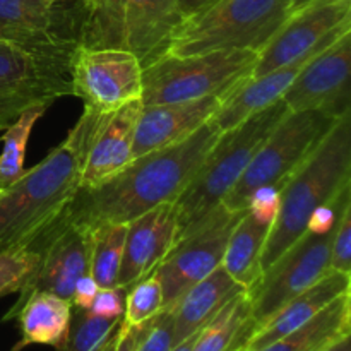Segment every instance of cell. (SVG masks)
<instances>
[{
  "instance_id": "6da1fadb",
  "label": "cell",
  "mask_w": 351,
  "mask_h": 351,
  "mask_svg": "<svg viewBox=\"0 0 351 351\" xmlns=\"http://www.w3.org/2000/svg\"><path fill=\"white\" fill-rule=\"evenodd\" d=\"M219 136L209 120L182 143L134 158L115 177L79 189L60 219L93 230L101 223H129L156 206L175 202Z\"/></svg>"
},
{
  "instance_id": "7a4b0ae2",
  "label": "cell",
  "mask_w": 351,
  "mask_h": 351,
  "mask_svg": "<svg viewBox=\"0 0 351 351\" xmlns=\"http://www.w3.org/2000/svg\"><path fill=\"white\" fill-rule=\"evenodd\" d=\"M351 185V113L343 115L278 191V206L263 250V271L308 230L317 209Z\"/></svg>"
},
{
  "instance_id": "3957f363",
  "label": "cell",
  "mask_w": 351,
  "mask_h": 351,
  "mask_svg": "<svg viewBox=\"0 0 351 351\" xmlns=\"http://www.w3.org/2000/svg\"><path fill=\"white\" fill-rule=\"evenodd\" d=\"M77 191V161L64 141L0 191V249L31 245L60 218Z\"/></svg>"
},
{
  "instance_id": "277c9868",
  "label": "cell",
  "mask_w": 351,
  "mask_h": 351,
  "mask_svg": "<svg viewBox=\"0 0 351 351\" xmlns=\"http://www.w3.org/2000/svg\"><path fill=\"white\" fill-rule=\"evenodd\" d=\"M288 112L290 110L283 99H278L269 108L249 117L245 122L219 136L194 178L175 201L178 215L177 242L192 232L213 209L223 204L228 192L245 173L257 149Z\"/></svg>"
},
{
  "instance_id": "5b68a950",
  "label": "cell",
  "mask_w": 351,
  "mask_h": 351,
  "mask_svg": "<svg viewBox=\"0 0 351 351\" xmlns=\"http://www.w3.org/2000/svg\"><path fill=\"white\" fill-rule=\"evenodd\" d=\"M79 47L120 48L147 67L168 53L184 23L175 0H82Z\"/></svg>"
},
{
  "instance_id": "8992f818",
  "label": "cell",
  "mask_w": 351,
  "mask_h": 351,
  "mask_svg": "<svg viewBox=\"0 0 351 351\" xmlns=\"http://www.w3.org/2000/svg\"><path fill=\"white\" fill-rule=\"evenodd\" d=\"M291 12V0H219L184 19L168 53L195 55L221 50L259 53Z\"/></svg>"
},
{
  "instance_id": "52a82bcc",
  "label": "cell",
  "mask_w": 351,
  "mask_h": 351,
  "mask_svg": "<svg viewBox=\"0 0 351 351\" xmlns=\"http://www.w3.org/2000/svg\"><path fill=\"white\" fill-rule=\"evenodd\" d=\"M257 51L221 50L195 55L165 53L143 67V105L225 96L252 74Z\"/></svg>"
},
{
  "instance_id": "ba28073f",
  "label": "cell",
  "mask_w": 351,
  "mask_h": 351,
  "mask_svg": "<svg viewBox=\"0 0 351 351\" xmlns=\"http://www.w3.org/2000/svg\"><path fill=\"white\" fill-rule=\"evenodd\" d=\"M339 119L326 110L288 112L257 149L245 173L228 192L223 204L243 211L263 189L280 191Z\"/></svg>"
},
{
  "instance_id": "9c48e42d",
  "label": "cell",
  "mask_w": 351,
  "mask_h": 351,
  "mask_svg": "<svg viewBox=\"0 0 351 351\" xmlns=\"http://www.w3.org/2000/svg\"><path fill=\"white\" fill-rule=\"evenodd\" d=\"M143 101L125 103L115 110H82L65 143L74 153L79 189H91L115 177L132 161L136 123Z\"/></svg>"
},
{
  "instance_id": "30bf717a",
  "label": "cell",
  "mask_w": 351,
  "mask_h": 351,
  "mask_svg": "<svg viewBox=\"0 0 351 351\" xmlns=\"http://www.w3.org/2000/svg\"><path fill=\"white\" fill-rule=\"evenodd\" d=\"M82 7L38 0H0V40L69 71L79 47Z\"/></svg>"
},
{
  "instance_id": "8fae6325",
  "label": "cell",
  "mask_w": 351,
  "mask_h": 351,
  "mask_svg": "<svg viewBox=\"0 0 351 351\" xmlns=\"http://www.w3.org/2000/svg\"><path fill=\"white\" fill-rule=\"evenodd\" d=\"M336 223L324 233L307 230L263 271L257 283L249 290L254 331L273 317L291 298L304 293L329 273Z\"/></svg>"
},
{
  "instance_id": "7c38bea8",
  "label": "cell",
  "mask_w": 351,
  "mask_h": 351,
  "mask_svg": "<svg viewBox=\"0 0 351 351\" xmlns=\"http://www.w3.org/2000/svg\"><path fill=\"white\" fill-rule=\"evenodd\" d=\"M245 211L219 204L171 247L163 263L154 269L163 288V308H170L192 285L221 266L230 235Z\"/></svg>"
},
{
  "instance_id": "4fadbf2b",
  "label": "cell",
  "mask_w": 351,
  "mask_h": 351,
  "mask_svg": "<svg viewBox=\"0 0 351 351\" xmlns=\"http://www.w3.org/2000/svg\"><path fill=\"white\" fill-rule=\"evenodd\" d=\"M351 31V2L308 0L293 9L257 53L252 75H263L288 64L308 58Z\"/></svg>"
},
{
  "instance_id": "5bb4252c",
  "label": "cell",
  "mask_w": 351,
  "mask_h": 351,
  "mask_svg": "<svg viewBox=\"0 0 351 351\" xmlns=\"http://www.w3.org/2000/svg\"><path fill=\"white\" fill-rule=\"evenodd\" d=\"M72 96L86 110H115L143 96V64L120 48L77 47L69 67Z\"/></svg>"
},
{
  "instance_id": "9a60e30c",
  "label": "cell",
  "mask_w": 351,
  "mask_h": 351,
  "mask_svg": "<svg viewBox=\"0 0 351 351\" xmlns=\"http://www.w3.org/2000/svg\"><path fill=\"white\" fill-rule=\"evenodd\" d=\"M69 95V71L0 40V132L26 110Z\"/></svg>"
},
{
  "instance_id": "2e32d148",
  "label": "cell",
  "mask_w": 351,
  "mask_h": 351,
  "mask_svg": "<svg viewBox=\"0 0 351 351\" xmlns=\"http://www.w3.org/2000/svg\"><path fill=\"white\" fill-rule=\"evenodd\" d=\"M351 31L308 58L283 95L290 112L326 110L343 117L351 106Z\"/></svg>"
},
{
  "instance_id": "e0dca14e",
  "label": "cell",
  "mask_w": 351,
  "mask_h": 351,
  "mask_svg": "<svg viewBox=\"0 0 351 351\" xmlns=\"http://www.w3.org/2000/svg\"><path fill=\"white\" fill-rule=\"evenodd\" d=\"M31 245L40 249V267L31 283L19 291V300L31 291H48L72 300L75 283L89 274L91 230L58 218Z\"/></svg>"
},
{
  "instance_id": "ac0fdd59",
  "label": "cell",
  "mask_w": 351,
  "mask_h": 351,
  "mask_svg": "<svg viewBox=\"0 0 351 351\" xmlns=\"http://www.w3.org/2000/svg\"><path fill=\"white\" fill-rule=\"evenodd\" d=\"M175 202H165L127 223L122 266L117 287L129 288L156 269L177 242Z\"/></svg>"
},
{
  "instance_id": "d6986e66",
  "label": "cell",
  "mask_w": 351,
  "mask_h": 351,
  "mask_svg": "<svg viewBox=\"0 0 351 351\" xmlns=\"http://www.w3.org/2000/svg\"><path fill=\"white\" fill-rule=\"evenodd\" d=\"M218 96L165 105H143L136 123L132 160L182 143L211 120Z\"/></svg>"
},
{
  "instance_id": "ffe728a7",
  "label": "cell",
  "mask_w": 351,
  "mask_h": 351,
  "mask_svg": "<svg viewBox=\"0 0 351 351\" xmlns=\"http://www.w3.org/2000/svg\"><path fill=\"white\" fill-rule=\"evenodd\" d=\"M308 58H302L263 75H247L225 96H221L218 108L211 117L213 125L223 134L245 122L249 117L269 108L273 103L283 98L288 86Z\"/></svg>"
},
{
  "instance_id": "44dd1931",
  "label": "cell",
  "mask_w": 351,
  "mask_h": 351,
  "mask_svg": "<svg viewBox=\"0 0 351 351\" xmlns=\"http://www.w3.org/2000/svg\"><path fill=\"white\" fill-rule=\"evenodd\" d=\"M350 274L329 271L322 280H319L317 283L307 288L304 293L291 298L273 317L267 319L261 328H257L250 335V338L247 339L242 351L261 350L266 345H269V343L283 338L288 332L302 328L311 319H314L319 312L324 311L329 304H332L336 298H339L345 293H350Z\"/></svg>"
},
{
  "instance_id": "7402d4cb",
  "label": "cell",
  "mask_w": 351,
  "mask_h": 351,
  "mask_svg": "<svg viewBox=\"0 0 351 351\" xmlns=\"http://www.w3.org/2000/svg\"><path fill=\"white\" fill-rule=\"evenodd\" d=\"M243 291L249 290L237 283L221 266L192 285L170 307L175 345L201 331L233 297Z\"/></svg>"
},
{
  "instance_id": "603a6c76",
  "label": "cell",
  "mask_w": 351,
  "mask_h": 351,
  "mask_svg": "<svg viewBox=\"0 0 351 351\" xmlns=\"http://www.w3.org/2000/svg\"><path fill=\"white\" fill-rule=\"evenodd\" d=\"M14 319L21 329V343L14 351L29 345H47L57 350L71 328L72 302L48 291H31L16 302L3 321Z\"/></svg>"
},
{
  "instance_id": "cb8c5ba5",
  "label": "cell",
  "mask_w": 351,
  "mask_h": 351,
  "mask_svg": "<svg viewBox=\"0 0 351 351\" xmlns=\"http://www.w3.org/2000/svg\"><path fill=\"white\" fill-rule=\"evenodd\" d=\"M273 218L247 208L226 243L221 267L243 288L250 290L263 274V250Z\"/></svg>"
},
{
  "instance_id": "d4e9b609",
  "label": "cell",
  "mask_w": 351,
  "mask_h": 351,
  "mask_svg": "<svg viewBox=\"0 0 351 351\" xmlns=\"http://www.w3.org/2000/svg\"><path fill=\"white\" fill-rule=\"evenodd\" d=\"M350 332L351 293H345L319 312L307 324L256 351H322Z\"/></svg>"
},
{
  "instance_id": "484cf974",
  "label": "cell",
  "mask_w": 351,
  "mask_h": 351,
  "mask_svg": "<svg viewBox=\"0 0 351 351\" xmlns=\"http://www.w3.org/2000/svg\"><path fill=\"white\" fill-rule=\"evenodd\" d=\"M254 332L249 291L233 297L199 331L192 351H239Z\"/></svg>"
},
{
  "instance_id": "4316f807",
  "label": "cell",
  "mask_w": 351,
  "mask_h": 351,
  "mask_svg": "<svg viewBox=\"0 0 351 351\" xmlns=\"http://www.w3.org/2000/svg\"><path fill=\"white\" fill-rule=\"evenodd\" d=\"M127 223H101L91 230L89 274L98 288H117Z\"/></svg>"
},
{
  "instance_id": "83f0119b",
  "label": "cell",
  "mask_w": 351,
  "mask_h": 351,
  "mask_svg": "<svg viewBox=\"0 0 351 351\" xmlns=\"http://www.w3.org/2000/svg\"><path fill=\"white\" fill-rule=\"evenodd\" d=\"M50 106L38 105L26 110L16 122L3 130V147L0 153V191L14 184L24 173V160H26V147L31 130Z\"/></svg>"
},
{
  "instance_id": "f1b7e54d",
  "label": "cell",
  "mask_w": 351,
  "mask_h": 351,
  "mask_svg": "<svg viewBox=\"0 0 351 351\" xmlns=\"http://www.w3.org/2000/svg\"><path fill=\"white\" fill-rule=\"evenodd\" d=\"M123 319H106L82 308L72 307V321L67 338L57 351H99L115 335Z\"/></svg>"
},
{
  "instance_id": "f546056e",
  "label": "cell",
  "mask_w": 351,
  "mask_h": 351,
  "mask_svg": "<svg viewBox=\"0 0 351 351\" xmlns=\"http://www.w3.org/2000/svg\"><path fill=\"white\" fill-rule=\"evenodd\" d=\"M40 261L36 245L0 249V298L26 288L36 274Z\"/></svg>"
},
{
  "instance_id": "4dcf8cb0",
  "label": "cell",
  "mask_w": 351,
  "mask_h": 351,
  "mask_svg": "<svg viewBox=\"0 0 351 351\" xmlns=\"http://www.w3.org/2000/svg\"><path fill=\"white\" fill-rule=\"evenodd\" d=\"M163 311V288L156 271H151L139 281L127 288L123 322L129 326H143Z\"/></svg>"
},
{
  "instance_id": "1f68e13d",
  "label": "cell",
  "mask_w": 351,
  "mask_h": 351,
  "mask_svg": "<svg viewBox=\"0 0 351 351\" xmlns=\"http://www.w3.org/2000/svg\"><path fill=\"white\" fill-rule=\"evenodd\" d=\"M173 346V317L170 308H163L144 322L134 351H171Z\"/></svg>"
},
{
  "instance_id": "d6a6232c",
  "label": "cell",
  "mask_w": 351,
  "mask_h": 351,
  "mask_svg": "<svg viewBox=\"0 0 351 351\" xmlns=\"http://www.w3.org/2000/svg\"><path fill=\"white\" fill-rule=\"evenodd\" d=\"M329 271L341 274L351 273V206L341 213L336 223L331 242Z\"/></svg>"
},
{
  "instance_id": "836d02e7",
  "label": "cell",
  "mask_w": 351,
  "mask_h": 351,
  "mask_svg": "<svg viewBox=\"0 0 351 351\" xmlns=\"http://www.w3.org/2000/svg\"><path fill=\"white\" fill-rule=\"evenodd\" d=\"M125 288H99L88 312L106 319H123L125 312Z\"/></svg>"
},
{
  "instance_id": "e575fe53",
  "label": "cell",
  "mask_w": 351,
  "mask_h": 351,
  "mask_svg": "<svg viewBox=\"0 0 351 351\" xmlns=\"http://www.w3.org/2000/svg\"><path fill=\"white\" fill-rule=\"evenodd\" d=\"M98 285L93 280L91 274H86L81 280L75 283L74 293H72V307L74 308H82V311H88L89 305H91L93 298H95L96 291H98Z\"/></svg>"
},
{
  "instance_id": "d590c367",
  "label": "cell",
  "mask_w": 351,
  "mask_h": 351,
  "mask_svg": "<svg viewBox=\"0 0 351 351\" xmlns=\"http://www.w3.org/2000/svg\"><path fill=\"white\" fill-rule=\"evenodd\" d=\"M143 326H129L122 321L119 331V341L113 351H134L136 350L137 339H139Z\"/></svg>"
},
{
  "instance_id": "8d00e7d4",
  "label": "cell",
  "mask_w": 351,
  "mask_h": 351,
  "mask_svg": "<svg viewBox=\"0 0 351 351\" xmlns=\"http://www.w3.org/2000/svg\"><path fill=\"white\" fill-rule=\"evenodd\" d=\"M216 2H219V0H175V3H177L178 10L182 12L184 19L209 9V7L215 5Z\"/></svg>"
},
{
  "instance_id": "74e56055",
  "label": "cell",
  "mask_w": 351,
  "mask_h": 351,
  "mask_svg": "<svg viewBox=\"0 0 351 351\" xmlns=\"http://www.w3.org/2000/svg\"><path fill=\"white\" fill-rule=\"evenodd\" d=\"M322 351H351V332L350 335L341 336L339 339H336L335 343H331L328 348Z\"/></svg>"
},
{
  "instance_id": "f35d334b",
  "label": "cell",
  "mask_w": 351,
  "mask_h": 351,
  "mask_svg": "<svg viewBox=\"0 0 351 351\" xmlns=\"http://www.w3.org/2000/svg\"><path fill=\"white\" fill-rule=\"evenodd\" d=\"M197 335H199V331L195 332V335L189 336L187 339L180 341L178 345H175L173 348H171V351H192V346H194V341H195V338H197Z\"/></svg>"
},
{
  "instance_id": "ab89813d",
  "label": "cell",
  "mask_w": 351,
  "mask_h": 351,
  "mask_svg": "<svg viewBox=\"0 0 351 351\" xmlns=\"http://www.w3.org/2000/svg\"><path fill=\"white\" fill-rule=\"evenodd\" d=\"M119 331H120V328L117 329V331H115V335H113L112 338H110L108 341L105 343V345H103V348L99 350V351H113V350H115V346H117V341H119Z\"/></svg>"
},
{
  "instance_id": "60d3db41",
  "label": "cell",
  "mask_w": 351,
  "mask_h": 351,
  "mask_svg": "<svg viewBox=\"0 0 351 351\" xmlns=\"http://www.w3.org/2000/svg\"><path fill=\"white\" fill-rule=\"evenodd\" d=\"M41 3H62V2H69V0H38ZM77 2H82V0H77Z\"/></svg>"
},
{
  "instance_id": "b9f144b4",
  "label": "cell",
  "mask_w": 351,
  "mask_h": 351,
  "mask_svg": "<svg viewBox=\"0 0 351 351\" xmlns=\"http://www.w3.org/2000/svg\"><path fill=\"white\" fill-rule=\"evenodd\" d=\"M308 0H291V3H293V9H297V7L304 5V3H307Z\"/></svg>"
},
{
  "instance_id": "7bdbcfd3",
  "label": "cell",
  "mask_w": 351,
  "mask_h": 351,
  "mask_svg": "<svg viewBox=\"0 0 351 351\" xmlns=\"http://www.w3.org/2000/svg\"><path fill=\"white\" fill-rule=\"evenodd\" d=\"M343 2H351V0H343Z\"/></svg>"
}]
</instances>
